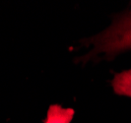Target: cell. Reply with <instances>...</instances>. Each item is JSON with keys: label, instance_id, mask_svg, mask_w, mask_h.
I'll return each instance as SVG.
<instances>
[{"label": "cell", "instance_id": "6da1fadb", "mask_svg": "<svg viewBox=\"0 0 131 123\" xmlns=\"http://www.w3.org/2000/svg\"><path fill=\"white\" fill-rule=\"evenodd\" d=\"M88 41L93 48L82 58L84 61L96 58L111 60L121 52L131 50V11L119 16L107 29Z\"/></svg>", "mask_w": 131, "mask_h": 123}, {"label": "cell", "instance_id": "7a4b0ae2", "mask_svg": "<svg viewBox=\"0 0 131 123\" xmlns=\"http://www.w3.org/2000/svg\"><path fill=\"white\" fill-rule=\"evenodd\" d=\"M75 111L70 107H63L59 104H51L46 113L45 123H71Z\"/></svg>", "mask_w": 131, "mask_h": 123}, {"label": "cell", "instance_id": "3957f363", "mask_svg": "<svg viewBox=\"0 0 131 123\" xmlns=\"http://www.w3.org/2000/svg\"><path fill=\"white\" fill-rule=\"evenodd\" d=\"M112 87L118 96L131 97V69L116 73L112 80Z\"/></svg>", "mask_w": 131, "mask_h": 123}]
</instances>
